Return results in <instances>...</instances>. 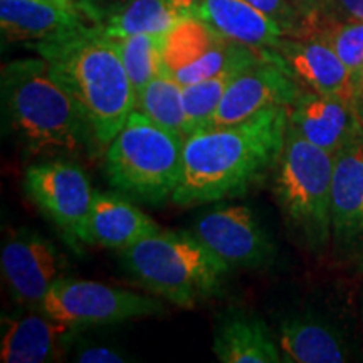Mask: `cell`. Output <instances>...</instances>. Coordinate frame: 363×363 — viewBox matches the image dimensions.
Returning <instances> with one entry per match:
<instances>
[{
  "label": "cell",
  "mask_w": 363,
  "mask_h": 363,
  "mask_svg": "<svg viewBox=\"0 0 363 363\" xmlns=\"http://www.w3.org/2000/svg\"><path fill=\"white\" fill-rule=\"evenodd\" d=\"M289 126V108L272 106L240 123L185 138L182 179L172 202L203 206L239 197L276 170Z\"/></svg>",
  "instance_id": "6da1fadb"
},
{
  "label": "cell",
  "mask_w": 363,
  "mask_h": 363,
  "mask_svg": "<svg viewBox=\"0 0 363 363\" xmlns=\"http://www.w3.org/2000/svg\"><path fill=\"white\" fill-rule=\"evenodd\" d=\"M35 51L78 103L96 148L106 150L136 108V93L115 39L101 24L91 22L62 38L38 43Z\"/></svg>",
  "instance_id": "7a4b0ae2"
},
{
  "label": "cell",
  "mask_w": 363,
  "mask_h": 363,
  "mask_svg": "<svg viewBox=\"0 0 363 363\" xmlns=\"http://www.w3.org/2000/svg\"><path fill=\"white\" fill-rule=\"evenodd\" d=\"M0 88L6 126L27 153L98 150L78 103L51 74L44 57L4 65Z\"/></svg>",
  "instance_id": "3957f363"
},
{
  "label": "cell",
  "mask_w": 363,
  "mask_h": 363,
  "mask_svg": "<svg viewBox=\"0 0 363 363\" xmlns=\"http://www.w3.org/2000/svg\"><path fill=\"white\" fill-rule=\"evenodd\" d=\"M130 278L182 310L217 296L230 267L192 233L160 230L120 251Z\"/></svg>",
  "instance_id": "277c9868"
},
{
  "label": "cell",
  "mask_w": 363,
  "mask_h": 363,
  "mask_svg": "<svg viewBox=\"0 0 363 363\" xmlns=\"http://www.w3.org/2000/svg\"><path fill=\"white\" fill-rule=\"evenodd\" d=\"M185 138L133 110L104 150V174L113 189L133 201L160 206L182 179Z\"/></svg>",
  "instance_id": "5b68a950"
},
{
  "label": "cell",
  "mask_w": 363,
  "mask_h": 363,
  "mask_svg": "<svg viewBox=\"0 0 363 363\" xmlns=\"http://www.w3.org/2000/svg\"><path fill=\"white\" fill-rule=\"evenodd\" d=\"M333 163L335 155L318 148L288 126L274 172V195L286 225L311 251H323L333 238Z\"/></svg>",
  "instance_id": "8992f818"
},
{
  "label": "cell",
  "mask_w": 363,
  "mask_h": 363,
  "mask_svg": "<svg viewBox=\"0 0 363 363\" xmlns=\"http://www.w3.org/2000/svg\"><path fill=\"white\" fill-rule=\"evenodd\" d=\"M22 187L67 246L79 251L86 244V220L96 192L83 167L69 158L33 163L24 172Z\"/></svg>",
  "instance_id": "52a82bcc"
},
{
  "label": "cell",
  "mask_w": 363,
  "mask_h": 363,
  "mask_svg": "<svg viewBox=\"0 0 363 363\" xmlns=\"http://www.w3.org/2000/svg\"><path fill=\"white\" fill-rule=\"evenodd\" d=\"M39 310L78 330L165 313L162 303L147 294L67 276L49 289Z\"/></svg>",
  "instance_id": "ba28073f"
},
{
  "label": "cell",
  "mask_w": 363,
  "mask_h": 363,
  "mask_svg": "<svg viewBox=\"0 0 363 363\" xmlns=\"http://www.w3.org/2000/svg\"><path fill=\"white\" fill-rule=\"evenodd\" d=\"M67 262L49 239L26 229H11L0 251V269L11 298L19 308L39 310L45 294L66 278Z\"/></svg>",
  "instance_id": "9c48e42d"
},
{
  "label": "cell",
  "mask_w": 363,
  "mask_h": 363,
  "mask_svg": "<svg viewBox=\"0 0 363 363\" xmlns=\"http://www.w3.org/2000/svg\"><path fill=\"white\" fill-rule=\"evenodd\" d=\"M235 269H261L276 259V246L251 207L222 206L203 212L190 230Z\"/></svg>",
  "instance_id": "30bf717a"
},
{
  "label": "cell",
  "mask_w": 363,
  "mask_h": 363,
  "mask_svg": "<svg viewBox=\"0 0 363 363\" xmlns=\"http://www.w3.org/2000/svg\"><path fill=\"white\" fill-rule=\"evenodd\" d=\"M301 91L274 51L266 49L259 62L249 66L233 81L208 128L240 123L272 106L289 108Z\"/></svg>",
  "instance_id": "8fae6325"
},
{
  "label": "cell",
  "mask_w": 363,
  "mask_h": 363,
  "mask_svg": "<svg viewBox=\"0 0 363 363\" xmlns=\"http://www.w3.org/2000/svg\"><path fill=\"white\" fill-rule=\"evenodd\" d=\"M79 331L40 310L21 308L2 316L0 360L4 363L59 362L71 352Z\"/></svg>",
  "instance_id": "7c38bea8"
},
{
  "label": "cell",
  "mask_w": 363,
  "mask_h": 363,
  "mask_svg": "<svg viewBox=\"0 0 363 363\" xmlns=\"http://www.w3.org/2000/svg\"><path fill=\"white\" fill-rule=\"evenodd\" d=\"M289 126L330 155L363 138L355 103L308 89L289 106Z\"/></svg>",
  "instance_id": "4fadbf2b"
},
{
  "label": "cell",
  "mask_w": 363,
  "mask_h": 363,
  "mask_svg": "<svg viewBox=\"0 0 363 363\" xmlns=\"http://www.w3.org/2000/svg\"><path fill=\"white\" fill-rule=\"evenodd\" d=\"M272 51L301 89L338 96L357 104L358 94L350 71L323 39L316 35L283 38Z\"/></svg>",
  "instance_id": "5bb4252c"
},
{
  "label": "cell",
  "mask_w": 363,
  "mask_h": 363,
  "mask_svg": "<svg viewBox=\"0 0 363 363\" xmlns=\"http://www.w3.org/2000/svg\"><path fill=\"white\" fill-rule=\"evenodd\" d=\"M331 220L340 247L350 249L363 238V138L335 155Z\"/></svg>",
  "instance_id": "9a60e30c"
},
{
  "label": "cell",
  "mask_w": 363,
  "mask_h": 363,
  "mask_svg": "<svg viewBox=\"0 0 363 363\" xmlns=\"http://www.w3.org/2000/svg\"><path fill=\"white\" fill-rule=\"evenodd\" d=\"M160 230L162 227L128 199L94 192L86 220V244L89 246L121 251Z\"/></svg>",
  "instance_id": "2e32d148"
},
{
  "label": "cell",
  "mask_w": 363,
  "mask_h": 363,
  "mask_svg": "<svg viewBox=\"0 0 363 363\" xmlns=\"http://www.w3.org/2000/svg\"><path fill=\"white\" fill-rule=\"evenodd\" d=\"M212 352L222 363L283 362L276 335L266 321L242 310H229L219 316Z\"/></svg>",
  "instance_id": "e0dca14e"
},
{
  "label": "cell",
  "mask_w": 363,
  "mask_h": 363,
  "mask_svg": "<svg viewBox=\"0 0 363 363\" xmlns=\"http://www.w3.org/2000/svg\"><path fill=\"white\" fill-rule=\"evenodd\" d=\"M91 22L83 13L44 0H0V27L7 43H44L74 33Z\"/></svg>",
  "instance_id": "ac0fdd59"
},
{
  "label": "cell",
  "mask_w": 363,
  "mask_h": 363,
  "mask_svg": "<svg viewBox=\"0 0 363 363\" xmlns=\"http://www.w3.org/2000/svg\"><path fill=\"white\" fill-rule=\"evenodd\" d=\"M283 362L286 363H342L348 360L347 343L340 331L313 315H289L276 330Z\"/></svg>",
  "instance_id": "d6986e66"
},
{
  "label": "cell",
  "mask_w": 363,
  "mask_h": 363,
  "mask_svg": "<svg viewBox=\"0 0 363 363\" xmlns=\"http://www.w3.org/2000/svg\"><path fill=\"white\" fill-rule=\"evenodd\" d=\"M195 17L229 40L254 49H274L286 38L269 17L247 0H203Z\"/></svg>",
  "instance_id": "ffe728a7"
},
{
  "label": "cell",
  "mask_w": 363,
  "mask_h": 363,
  "mask_svg": "<svg viewBox=\"0 0 363 363\" xmlns=\"http://www.w3.org/2000/svg\"><path fill=\"white\" fill-rule=\"evenodd\" d=\"M266 49H252L244 57L234 61L227 66L219 74L212 76L199 83L184 86V108L185 121H187V136L195 131L208 128V125L214 120L216 111L219 110L222 98L225 96L227 89L233 84V81L249 66L259 62L264 57Z\"/></svg>",
  "instance_id": "44dd1931"
},
{
  "label": "cell",
  "mask_w": 363,
  "mask_h": 363,
  "mask_svg": "<svg viewBox=\"0 0 363 363\" xmlns=\"http://www.w3.org/2000/svg\"><path fill=\"white\" fill-rule=\"evenodd\" d=\"M182 13L172 0H128L101 22L110 38L133 34H167L179 22Z\"/></svg>",
  "instance_id": "7402d4cb"
},
{
  "label": "cell",
  "mask_w": 363,
  "mask_h": 363,
  "mask_svg": "<svg viewBox=\"0 0 363 363\" xmlns=\"http://www.w3.org/2000/svg\"><path fill=\"white\" fill-rule=\"evenodd\" d=\"M227 38L217 33L214 27L195 16H185L165 34L163 43V67L175 74L207 52L224 43Z\"/></svg>",
  "instance_id": "603a6c76"
},
{
  "label": "cell",
  "mask_w": 363,
  "mask_h": 363,
  "mask_svg": "<svg viewBox=\"0 0 363 363\" xmlns=\"http://www.w3.org/2000/svg\"><path fill=\"white\" fill-rule=\"evenodd\" d=\"M165 130L187 138V121L184 108V86L163 67L145 88L136 94V108Z\"/></svg>",
  "instance_id": "cb8c5ba5"
},
{
  "label": "cell",
  "mask_w": 363,
  "mask_h": 363,
  "mask_svg": "<svg viewBox=\"0 0 363 363\" xmlns=\"http://www.w3.org/2000/svg\"><path fill=\"white\" fill-rule=\"evenodd\" d=\"M163 43L165 34H133L115 39L136 94L163 71Z\"/></svg>",
  "instance_id": "d4e9b609"
},
{
  "label": "cell",
  "mask_w": 363,
  "mask_h": 363,
  "mask_svg": "<svg viewBox=\"0 0 363 363\" xmlns=\"http://www.w3.org/2000/svg\"><path fill=\"white\" fill-rule=\"evenodd\" d=\"M311 35L323 39L350 71L353 84L363 67V21L326 19ZM310 38V35H308Z\"/></svg>",
  "instance_id": "484cf974"
},
{
  "label": "cell",
  "mask_w": 363,
  "mask_h": 363,
  "mask_svg": "<svg viewBox=\"0 0 363 363\" xmlns=\"http://www.w3.org/2000/svg\"><path fill=\"white\" fill-rule=\"evenodd\" d=\"M283 30L286 38H306L308 24L291 0H247Z\"/></svg>",
  "instance_id": "4316f807"
},
{
  "label": "cell",
  "mask_w": 363,
  "mask_h": 363,
  "mask_svg": "<svg viewBox=\"0 0 363 363\" xmlns=\"http://www.w3.org/2000/svg\"><path fill=\"white\" fill-rule=\"evenodd\" d=\"M72 360L79 363H125L131 358L118 348L104 347L101 343L86 342L76 337L71 348Z\"/></svg>",
  "instance_id": "83f0119b"
},
{
  "label": "cell",
  "mask_w": 363,
  "mask_h": 363,
  "mask_svg": "<svg viewBox=\"0 0 363 363\" xmlns=\"http://www.w3.org/2000/svg\"><path fill=\"white\" fill-rule=\"evenodd\" d=\"M291 2L306 19L308 35H311L321 22L328 19V2L326 0H291Z\"/></svg>",
  "instance_id": "f1b7e54d"
},
{
  "label": "cell",
  "mask_w": 363,
  "mask_h": 363,
  "mask_svg": "<svg viewBox=\"0 0 363 363\" xmlns=\"http://www.w3.org/2000/svg\"><path fill=\"white\" fill-rule=\"evenodd\" d=\"M328 19L363 21V0H326Z\"/></svg>",
  "instance_id": "f546056e"
},
{
  "label": "cell",
  "mask_w": 363,
  "mask_h": 363,
  "mask_svg": "<svg viewBox=\"0 0 363 363\" xmlns=\"http://www.w3.org/2000/svg\"><path fill=\"white\" fill-rule=\"evenodd\" d=\"M126 2L128 0H83V6L88 19L101 24L106 19V16H110L111 12H115Z\"/></svg>",
  "instance_id": "4dcf8cb0"
},
{
  "label": "cell",
  "mask_w": 363,
  "mask_h": 363,
  "mask_svg": "<svg viewBox=\"0 0 363 363\" xmlns=\"http://www.w3.org/2000/svg\"><path fill=\"white\" fill-rule=\"evenodd\" d=\"M182 16H195V11L203 0H172Z\"/></svg>",
  "instance_id": "1f68e13d"
},
{
  "label": "cell",
  "mask_w": 363,
  "mask_h": 363,
  "mask_svg": "<svg viewBox=\"0 0 363 363\" xmlns=\"http://www.w3.org/2000/svg\"><path fill=\"white\" fill-rule=\"evenodd\" d=\"M44 2L54 4V6H57V7L67 9V11H72V12L83 13V16L86 17V19H88V16H86V12H84L83 0H44Z\"/></svg>",
  "instance_id": "d6a6232c"
},
{
  "label": "cell",
  "mask_w": 363,
  "mask_h": 363,
  "mask_svg": "<svg viewBox=\"0 0 363 363\" xmlns=\"http://www.w3.org/2000/svg\"><path fill=\"white\" fill-rule=\"evenodd\" d=\"M350 251H352L353 266H355L357 272L363 274V238L358 240V242L353 244V246L350 247Z\"/></svg>",
  "instance_id": "836d02e7"
},
{
  "label": "cell",
  "mask_w": 363,
  "mask_h": 363,
  "mask_svg": "<svg viewBox=\"0 0 363 363\" xmlns=\"http://www.w3.org/2000/svg\"><path fill=\"white\" fill-rule=\"evenodd\" d=\"M355 89H357L358 98L363 96V67H362L360 74H358L357 79H355Z\"/></svg>",
  "instance_id": "e575fe53"
},
{
  "label": "cell",
  "mask_w": 363,
  "mask_h": 363,
  "mask_svg": "<svg viewBox=\"0 0 363 363\" xmlns=\"http://www.w3.org/2000/svg\"><path fill=\"white\" fill-rule=\"evenodd\" d=\"M357 113H358V116H360V121L363 123V96L358 98V101H357Z\"/></svg>",
  "instance_id": "d590c367"
},
{
  "label": "cell",
  "mask_w": 363,
  "mask_h": 363,
  "mask_svg": "<svg viewBox=\"0 0 363 363\" xmlns=\"http://www.w3.org/2000/svg\"><path fill=\"white\" fill-rule=\"evenodd\" d=\"M362 316H363V310H362Z\"/></svg>",
  "instance_id": "8d00e7d4"
}]
</instances>
